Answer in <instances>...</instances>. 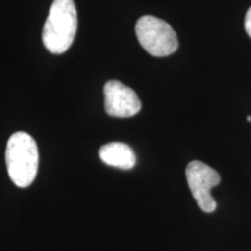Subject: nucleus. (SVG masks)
Returning a JSON list of instances; mask_svg holds the SVG:
<instances>
[{
  "mask_svg": "<svg viewBox=\"0 0 251 251\" xmlns=\"http://www.w3.org/2000/svg\"><path fill=\"white\" fill-rule=\"evenodd\" d=\"M77 27V9L74 0H54L43 27V45L52 54H63L74 43Z\"/></svg>",
  "mask_w": 251,
  "mask_h": 251,
  "instance_id": "obj_1",
  "label": "nucleus"
},
{
  "mask_svg": "<svg viewBox=\"0 0 251 251\" xmlns=\"http://www.w3.org/2000/svg\"><path fill=\"white\" fill-rule=\"evenodd\" d=\"M9 178L18 187H28L39 169V149L29 134L18 131L9 137L5 152Z\"/></svg>",
  "mask_w": 251,
  "mask_h": 251,
  "instance_id": "obj_2",
  "label": "nucleus"
},
{
  "mask_svg": "<svg viewBox=\"0 0 251 251\" xmlns=\"http://www.w3.org/2000/svg\"><path fill=\"white\" fill-rule=\"evenodd\" d=\"M135 31L142 48L156 57L172 55L178 49L176 31L162 19L144 15L136 23Z\"/></svg>",
  "mask_w": 251,
  "mask_h": 251,
  "instance_id": "obj_3",
  "label": "nucleus"
},
{
  "mask_svg": "<svg viewBox=\"0 0 251 251\" xmlns=\"http://www.w3.org/2000/svg\"><path fill=\"white\" fill-rule=\"evenodd\" d=\"M186 179L199 208L206 213L214 212L216 201L212 197L211 190L221 180L218 172L205 163L193 161L186 168Z\"/></svg>",
  "mask_w": 251,
  "mask_h": 251,
  "instance_id": "obj_4",
  "label": "nucleus"
},
{
  "mask_svg": "<svg viewBox=\"0 0 251 251\" xmlns=\"http://www.w3.org/2000/svg\"><path fill=\"white\" fill-rule=\"evenodd\" d=\"M105 111L114 118H130L141 111V101L130 87L118 80H109L103 87Z\"/></svg>",
  "mask_w": 251,
  "mask_h": 251,
  "instance_id": "obj_5",
  "label": "nucleus"
},
{
  "mask_svg": "<svg viewBox=\"0 0 251 251\" xmlns=\"http://www.w3.org/2000/svg\"><path fill=\"white\" fill-rule=\"evenodd\" d=\"M99 157L105 164L121 170H130L136 164L134 150L121 142H112L102 146L99 149Z\"/></svg>",
  "mask_w": 251,
  "mask_h": 251,
  "instance_id": "obj_6",
  "label": "nucleus"
},
{
  "mask_svg": "<svg viewBox=\"0 0 251 251\" xmlns=\"http://www.w3.org/2000/svg\"><path fill=\"white\" fill-rule=\"evenodd\" d=\"M244 27H246L247 34L251 37V7L248 9L246 14V20H244Z\"/></svg>",
  "mask_w": 251,
  "mask_h": 251,
  "instance_id": "obj_7",
  "label": "nucleus"
},
{
  "mask_svg": "<svg viewBox=\"0 0 251 251\" xmlns=\"http://www.w3.org/2000/svg\"><path fill=\"white\" fill-rule=\"evenodd\" d=\"M247 120H248V121H251V117H250V115H249V117H247Z\"/></svg>",
  "mask_w": 251,
  "mask_h": 251,
  "instance_id": "obj_8",
  "label": "nucleus"
}]
</instances>
